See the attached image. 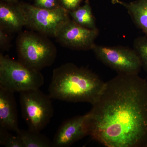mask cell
I'll list each match as a JSON object with an SVG mask.
<instances>
[{
  "instance_id": "obj_1",
  "label": "cell",
  "mask_w": 147,
  "mask_h": 147,
  "mask_svg": "<svg viewBox=\"0 0 147 147\" xmlns=\"http://www.w3.org/2000/svg\"><path fill=\"white\" fill-rule=\"evenodd\" d=\"M87 136L106 147H147V82L118 74L86 114Z\"/></svg>"
},
{
  "instance_id": "obj_2",
  "label": "cell",
  "mask_w": 147,
  "mask_h": 147,
  "mask_svg": "<svg viewBox=\"0 0 147 147\" xmlns=\"http://www.w3.org/2000/svg\"><path fill=\"white\" fill-rule=\"evenodd\" d=\"M105 83L89 69L67 63L53 70L49 95L53 99L92 105L100 96Z\"/></svg>"
},
{
  "instance_id": "obj_3",
  "label": "cell",
  "mask_w": 147,
  "mask_h": 147,
  "mask_svg": "<svg viewBox=\"0 0 147 147\" xmlns=\"http://www.w3.org/2000/svg\"><path fill=\"white\" fill-rule=\"evenodd\" d=\"M48 37L32 30L20 33L16 40L18 60L40 71L52 65L57 50Z\"/></svg>"
},
{
  "instance_id": "obj_4",
  "label": "cell",
  "mask_w": 147,
  "mask_h": 147,
  "mask_svg": "<svg viewBox=\"0 0 147 147\" xmlns=\"http://www.w3.org/2000/svg\"><path fill=\"white\" fill-rule=\"evenodd\" d=\"M44 83V77L40 71L1 53L0 87L13 92H21L39 89Z\"/></svg>"
},
{
  "instance_id": "obj_5",
  "label": "cell",
  "mask_w": 147,
  "mask_h": 147,
  "mask_svg": "<svg viewBox=\"0 0 147 147\" xmlns=\"http://www.w3.org/2000/svg\"><path fill=\"white\" fill-rule=\"evenodd\" d=\"M51 99L39 89L20 92L22 115L29 129L40 132L50 123L54 114Z\"/></svg>"
},
{
  "instance_id": "obj_6",
  "label": "cell",
  "mask_w": 147,
  "mask_h": 147,
  "mask_svg": "<svg viewBox=\"0 0 147 147\" xmlns=\"http://www.w3.org/2000/svg\"><path fill=\"white\" fill-rule=\"evenodd\" d=\"M19 4L25 27L47 36L55 38L60 29L71 19L69 11L62 7L47 9L26 3Z\"/></svg>"
},
{
  "instance_id": "obj_7",
  "label": "cell",
  "mask_w": 147,
  "mask_h": 147,
  "mask_svg": "<svg viewBox=\"0 0 147 147\" xmlns=\"http://www.w3.org/2000/svg\"><path fill=\"white\" fill-rule=\"evenodd\" d=\"M91 50L97 59L118 74H139L141 71L142 62L134 48L95 44Z\"/></svg>"
},
{
  "instance_id": "obj_8",
  "label": "cell",
  "mask_w": 147,
  "mask_h": 147,
  "mask_svg": "<svg viewBox=\"0 0 147 147\" xmlns=\"http://www.w3.org/2000/svg\"><path fill=\"white\" fill-rule=\"evenodd\" d=\"M99 35L98 29H89L70 19L60 29L55 36L61 45L71 50H92Z\"/></svg>"
},
{
  "instance_id": "obj_9",
  "label": "cell",
  "mask_w": 147,
  "mask_h": 147,
  "mask_svg": "<svg viewBox=\"0 0 147 147\" xmlns=\"http://www.w3.org/2000/svg\"><path fill=\"white\" fill-rule=\"evenodd\" d=\"M86 114L68 119L61 124L54 136V147H68L87 136Z\"/></svg>"
},
{
  "instance_id": "obj_10",
  "label": "cell",
  "mask_w": 147,
  "mask_h": 147,
  "mask_svg": "<svg viewBox=\"0 0 147 147\" xmlns=\"http://www.w3.org/2000/svg\"><path fill=\"white\" fill-rule=\"evenodd\" d=\"M14 93L0 87V127L17 133L20 129Z\"/></svg>"
},
{
  "instance_id": "obj_11",
  "label": "cell",
  "mask_w": 147,
  "mask_h": 147,
  "mask_svg": "<svg viewBox=\"0 0 147 147\" xmlns=\"http://www.w3.org/2000/svg\"><path fill=\"white\" fill-rule=\"evenodd\" d=\"M25 26L24 14L19 4L0 3V28L10 33L20 32Z\"/></svg>"
},
{
  "instance_id": "obj_12",
  "label": "cell",
  "mask_w": 147,
  "mask_h": 147,
  "mask_svg": "<svg viewBox=\"0 0 147 147\" xmlns=\"http://www.w3.org/2000/svg\"><path fill=\"white\" fill-rule=\"evenodd\" d=\"M112 2L123 6L135 26L147 36V0H136L129 3L112 0Z\"/></svg>"
},
{
  "instance_id": "obj_13",
  "label": "cell",
  "mask_w": 147,
  "mask_h": 147,
  "mask_svg": "<svg viewBox=\"0 0 147 147\" xmlns=\"http://www.w3.org/2000/svg\"><path fill=\"white\" fill-rule=\"evenodd\" d=\"M69 14L71 20L79 26L92 30L97 29L88 0H86L85 4L82 6L79 7L76 10L69 11Z\"/></svg>"
},
{
  "instance_id": "obj_14",
  "label": "cell",
  "mask_w": 147,
  "mask_h": 147,
  "mask_svg": "<svg viewBox=\"0 0 147 147\" xmlns=\"http://www.w3.org/2000/svg\"><path fill=\"white\" fill-rule=\"evenodd\" d=\"M23 142L24 147H54L53 141L40 131L30 129H20L16 133Z\"/></svg>"
},
{
  "instance_id": "obj_15",
  "label": "cell",
  "mask_w": 147,
  "mask_h": 147,
  "mask_svg": "<svg viewBox=\"0 0 147 147\" xmlns=\"http://www.w3.org/2000/svg\"><path fill=\"white\" fill-rule=\"evenodd\" d=\"M133 48L138 54L142 67L147 74V36L138 37L133 42Z\"/></svg>"
},
{
  "instance_id": "obj_16",
  "label": "cell",
  "mask_w": 147,
  "mask_h": 147,
  "mask_svg": "<svg viewBox=\"0 0 147 147\" xmlns=\"http://www.w3.org/2000/svg\"><path fill=\"white\" fill-rule=\"evenodd\" d=\"M9 130L0 127V144L7 147H24L23 142L18 135L14 136Z\"/></svg>"
},
{
  "instance_id": "obj_17",
  "label": "cell",
  "mask_w": 147,
  "mask_h": 147,
  "mask_svg": "<svg viewBox=\"0 0 147 147\" xmlns=\"http://www.w3.org/2000/svg\"><path fill=\"white\" fill-rule=\"evenodd\" d=\"M34 6L47 9H54L62 7L59 0H34Z\"/></svg>"
},
{
  "instance_id": "obj_18",
  "label": "cell",
  "mask_w": 147,
  "mask_h": 147,
  "mask_svg": "<svg viewBox=\"0 0 147 147\" xmlns=\"http://www.w3.org/2000/svg\"><path fill=\"white\" fill-rule=\"evenodd\" d=\"M9 33L0 28V49L1 51H7L11 46V38Z\"/></svg>"
},
{
  "instance_id": "obj_19",
  "label": "cell",
  "mask_w": 147,
  "mask_h": 147,
  "mask_svg": "<svg viewBox=\"0 0 147 147\" xmlns=\"http://www.w3.org/2000/svg\"><path fill=\"white\" fill-rule=\"evenodd\" d=\"M61 7L69 11L76 10L80 6L82 0H59Z\"/></svg>"
},
{
  "instance_id": "obj_20",
  "label": "cell",
  "mask_w": 147,
  "mask_h": 147,
  "mask_svg": "<svg viewBox=\"0 0 147 147\" xmlns=\"http://www.w3.org/2000/svg\"><path fill=\"white\" fill-rule=\"evenodd\" d=\"M5 2L10 3L12 4L18 3V0H3Z\"/></svg>"
}]
</instances>
